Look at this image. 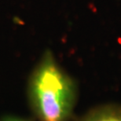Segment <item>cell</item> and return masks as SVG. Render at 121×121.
Here are the masks:
<instances>
[{
    "mask_svg": "<svg viewBox=\"0 0 121 121\" xmlns=\"http://www.w3.org/2000/svg\"><path fill=\"white\" fill-rule=\"evenodd\" d=\"M78 121H121V105H99L88 111Z\"/></svg>",
    "mask_w": 121,
    "mask_h": 121,
    "instance_id": "obj_2",
    "label": "cell"
},
{
    "mask_svg": "<svg viewBox=\"0 0 121 121\" xmlns=\"http://www.w3.org/2000/svg\"><path fill=\"white\" fill-rule=\"evenodd\" d=\"M78 98L76 80L47 50L28 79V98L39 121H70Z\"/></svg>",
    "mask_w": 121,
    "mask_h": 121,
    "instance_id": "obj_1",
    "label": "cell"
},
{
    "mask_svg": "<svg viewBox=\"0 0 121 121\" xmlns=\"http://www.w3.org/2000/svg\"><path fill=\"white\" fill-rule=\"evenodd\" d=\"M1 121H31L30 120L28 119H24V118L14 117V116H6L4 117Z\"/></svg>",
    "mask_w": 121,
    "mask_h": 121,
    "instance_id": "obj_3",
    "label": "cell"
}]
</instances>
